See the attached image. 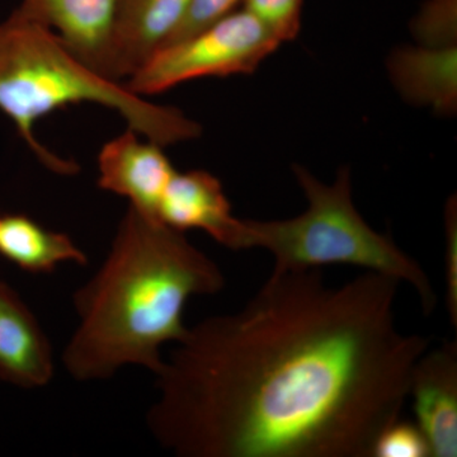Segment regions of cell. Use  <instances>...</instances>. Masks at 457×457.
<instances>
[{
  "mask_svg": "<svg viewBox=\"0 0 457 457\" xmlns=\"http://www.w3.org/2000/svg\"><path fill=\"white\" fill-rule=\"evenodd\" d=\"M402 282L272 272L231 314L188 328L155 375L146 426L179 457H372L429 348L396 321Z\"/></svg>",
  "mask_w": 457,
  "mask_h": 457,
  "instance_id": "obj_1",
  "label": "cell"
},
{
  "mask_svg": "<svg viewBox=\"0 0 457 457\" xmlns=\"http://www.w3.org/2000/svg\"><path fill=\"white\" fill-rule=\"evenodd\" d=\"M224 287L220 267L186 233L129 206L106 260L75 291L79 323L62 351L66 372L80 383L107 380L125 366L158 374L162 347L187 333L188 300Z\"/></svg>",
  "mask_w": 457,
  "mask_h": 457,
  "instance_id": "obj_2",
  "label": "cell"
},
{
  "mask_svg": "<svg viewBox=\"0 0 457 457\" xmlns=\"http://www.w3.org/2000/svg\"><path fill=\"white\" fill-rule=\"evenodd\" d=\"M82 104L113 111L129 129L163 147L196 139L203 131L179 108L146 101L126 84L98 73L55 32L12 12L0 22V112L38 162L59 176H75L79 165L47 149L36 137V125L56 111Z\"/></svg>",
  "mask_w": 457,
  "mask_h": 457,
  "instance_id": "obj_3",
  "label": "cell"
},
{
  "mask_svg": "<svg viewBox=\"0 0 457 457\" xmlns=\"http://www.w3.org/2000/svg\"><path fill=\"white\" fill-rule=\"evenodd\" d=\"M308 207L286 220H243L237 251L263 249L275 260L272 272L348 264L381 273L413 287L425 314L437 303L435 288L420 263L389 236L378 233L357 212L350 168L343 167L332 185L302 165H294Z\"/></svg>",
  "mask_w": 457,
  "mask_h": 457,
  "instance_id": "obj_4",
  "label": "cell"
},
{
  "mask_svg": "<svg viewBox=\"0 0 457 457\" xmlns=\"http://www.w3.org/2000/svg\"><path fill=\"white\" fill-rule=\"evenodd\" d=\"M281 44L257 17L240 7L195 35L165 45L126 86L145 97L200 78L251 74Z\"/></svg>",
  "mask_w": 457,
  "mask_h": 457,
  "instance_id": "obj_5",
  "label": "cell"
},
{
  "mask_svg": "<svg viewBox=\"0 0 457 457\" xmlns=\"http://www.w3.org/2000/svg\"><path fill=\"white\" fill-rule=\"evenodd\" d=\"M140 137L129 129L104 144L98 154V187L128 198L137 212L158 220L159 204L177 170L163 146Z\"/></svg>",
  "mask_w": 457,
  "mask_h": 457,
  "instance_id": "obj_6",
  "label": "cell"
},
{
  "mask_svg": "<svg viewBox=\"0 0 457 457\" xmlns=\"http://www.w3.org/2000/svg\"><path fill=\"white\" fill-rule=\"evenodd\" d=\"M408 399L432 457L457 456V342L427 350L411 371Z\"/></svg>",
  "mask_w": 457,
  "mask_h": 457,
  "instance_id": "obj_7",
  "label": "cell"
},
{
  "mask_svg": "<svg viewBox=\"0 0 457 457\" xmlns=\"http://www.w3.org/2000/svg\"><path fill=\"white\" fill-rule=\"evenodd\" d=\"M119 2L21 0L14 11L55 32L75 55L104 75Z\"/></svg>",
  "mask_w": 457,
  "mask_h": 457,
  "instance_id": "obj_8",
  "label": "cell"
},
{
  "mask_svg": "<svg viewBox=\"0 0 457 457\" xmlns=\"http://www.w3.org/2000/svg\"><path fill=\"white\" fill-rule=\"evenodd\" d=\"M191 0H120L104 75L121 82L170 40Z\"/></svg>",
  "mask_w": 457,
  "mask_h": 457,
  "instance_id": "obj_9",
  "label": "cell"
},
{
  "mask_svg": "<svg viewBox=\"0 0 457 457\" xmlns=\"http://www.w3.org/2000/svg\"><path fill=\"white\" fill-rule=\"evenodd\" d=\"M156 218L182 233L203 230L219 245L237 251L243 219L233 215L220 180L209 171H176Z\"/></svg>",
  "mask_w": 457,
  "mask_h": 457,
  "instance_id": "obj_10",
  "label": "cell"
},
{
  "mask_svg": "<svg viewBox=\"0 0 457 457\" xmlns=\"http://www.w3.org/2000/svg\"><path fill=\"white\" fill-rule=\"evenodd\" d=\"M54 374L49 338L16 290L0 278V381L40 389Z\"/></svg>",
  "mask_w": 457,
  "mask_h": 457,
  "instance_id": "obj_11",
  "label": "cell"
},
{
  "mask_svg": "<svg viewBox=\"0 0 457 457\" xmlns=\"http://www.w3.org/2000/svg\"><path fill=\"white\" fill-rule=\"evenodd\" d=\"M390 75L400 95L436 113L457 107V46L404 47L390 56Z\"/></svg>",
  "mask_w": 457,
  "mask_h": 457,
  "instance_id": "obj_12",
  "label": "cell"
},
{
  "mask_svg": "<svg viewBox=\"0 0 457 457\" xmlns=\"http://www.w3.org/2000/svg\"><path fill=\"white\" fill-rule=\"evenodd\" d=\"M0 255L31 273H50L62 263L88 264L68 234L49 230L23 213L0 216Z\"/></svg>",
  "mask_w": 457,
  "mask_h": 457,
  "instance_id": "obj_13",
  "label": "cell"
},
{
  "mask_svg": "<svg viewBox=\"0 0 457 457\" xmlns=\"http://www.w3.org/2000/svg\"><path fill=\"white\" fill-rule=\"evenodd\" d=\"M413 31L425 46L456 45L457 0H427L414 18Z\"/></svg>",
  "mask_w": 457,
  "mask_h": 457,
  "instance_id": "obj_14",
  "label": "cell"
},
{
  "mask_svg": "<svg viewBox=\"0 0 457 457\" xmlns=\"http://www.w3.org/2000/svg\"><path fill=\"white\" fill-rule=\"evenodd\" d=\"M251 12L279 41L294 40L302 29L303 0H245Z\"/></svg>",
  "mask_w": 457,
  "mask_h": 457,
  "instance_id": "obj_15",
  "label": "cell"
},
{
  "mask_svg": "<svg viewBox=\"0 0 457 457\" xmlns=\"http://www.w3.org/2000/svg\"><path fill=\"white\" fill-rule=\"evenodd\" d=\"M372 457H431V449L417 423L400 418L380 433Z\"/></svg>",
  "mask_w": 457,
  "mask_h": 457,
  "instance_id": "obj_16",
  "label": "cell"
},
{
  "mask_svg": "<svg viewBox=\"0 0 457 457\" xmlns=\"http://www.w3.org/2000/svg\"><path fill=\"white\" fill-rule=\"evenodd\" d=\"M243 2L245 0H191L185 20L165 45L173 44L195 35L204 27L212 25L242 7Z\"/></svg>",
  "mask_w": 457,
  "mask_h": 457,
  "instance_id": "obj_17",
  "label": "cell"
},
{
  "mask_svg": "<svg viewBox=\"0 0 457 457\" xmlns=\"http://www.w3.org/2000/svg\"><path fill=\"white\" fill-rule=\"evenodd\" d=\"M445 278H446V306L451 326L457 327V200L451 196L445 206Z\"/></svg>",
  "mask_w": 457,
  "mask_h": 457,
  "instance_id": "obj_18",
  "label": "cell"
}]
</instances>
